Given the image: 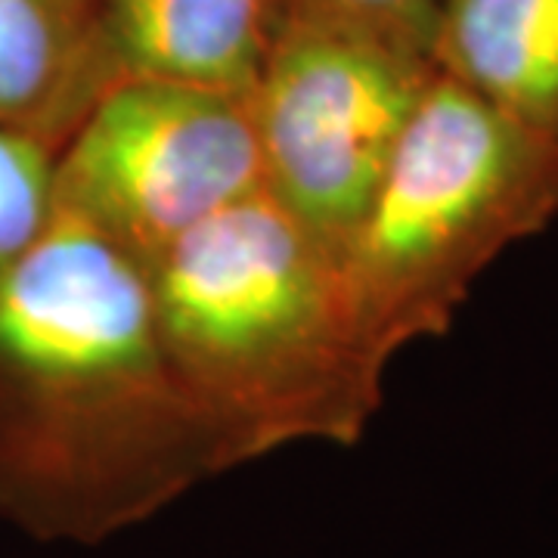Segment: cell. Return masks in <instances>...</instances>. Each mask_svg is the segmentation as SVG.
I'll return each mask as SVG.
<instances>
[{
  "instance_id": "1",
  "label": "cell",
  "mask_w": 558,
  "mask_h": 558,
  "mask_svg": "<svg viewBox=\"0 0 558 558\" xmlns=\"http://www.w3.org/2000/svg\"><path fill=\"white\" fill-rule=\"evenodd\" d=\"M236 465L165 348L149 267L53 208L0 282V519L100 543Z\"/></svg>"
},
{
  "instance_id": "2",
  "label": "cell",
  "mask_w": 558,
  "mask_h": 558,
  "mask_svg": "<svg viewBox=\"0 0 558 558\" xmlns=\"http://www.w3.org/2000/svg\"><path fill=\"white\" fill-rule=\"evenodd\" d=\"M161 339L240 462L357 444L391 360L366 332L341 255L264 190L149 264Z\"/></svg>"
},
{
  "instance_id": "3",
  "label": "cell",
  "mask_w": 558,
  "mask_h": 558,
  "mask_svg": "<svg viewBox=\"0 0 558 558\" xmlns=\"http://www.w3.org/2000/svg\"><path fill=\"white\" fill-rule=\"evenodd\" d=\"M558 218V146L435 72L341 252L388 360L450 329L472 286Z\"/></svg>"
},
{
  "instance_id": "4",
  "label": "cell",
  "mask_w": 558,
  "mask_h": 558,
  "mask_svg": "<svg viewBox=\"0 0 558 558\" xmlns=\"http://www.w3.org/2000/svg\"><path fill=\"white\" fill-rule=\"evenodd\" d=\"M260 190L252 97L116 81L62 140L53 208L146 267L202 220Z\"/></svg>"
},
{
  "instance_id": "5",
  "label": "cell",
  "mask_w": 558,
  "mask_h": 558,
  "mask_svg": "<svg viewBox=\"0 0 558 558\" xmlns=\"http://www.w3.org/2000/svg\"><path fill=\"white\" fill-rule=\"evenodd\" d=\"M435 72L388 40L282 22L248 94L260 190L341 255Z\"/></svg>"
},
{
  "instance_id": "6",
  "label": "cell",
  "mask_w": 558,
  "mask_h": 558,
  "mask_svg": "<svg viewBox=\"0 0 558 558\" xmlns=\"http://www.w3.org/2000/svg\"><path fill=\"white\" fill-rule=\"evenodd\" d=\"M282 25V0H97V69L252 94Z\"/></svg>"
},
{
  "instance_id": "7",
  "label": "cell",
  "mask_w": 558,
  "mask_h": 558,
  "mask_svg": "<svg viewBox=\"0 0 558 558\" xmlns=\"http://www.w3.org/2000/svg\"><path fill=\"white\" fill-rule=\"evenodd\" d=\"M435 69L558 146V0H440Z\"/></svg>"
},
{
  "instance_id": "8",
  "label": "cell",
  "mask_w": 558,
  "mask_h": 558,
  "mask_svg": "<svg viewBox=\"0 0 558 558\" xmlns=\"http://www.w3.org/2000/svg\"><path fill=\"white\" fill-rule=\"evenodd\" d=\"M100 94L97 0H0V128L62 146Z\"/></svg>"
},
{
  "instance_id": "9",
  "label": "cell",
  "mask_w": 558,
  "mask_h": 558,
  "mask_svg": "<svg viewBox=\"0 0 558 558\" xmlns=\"http://www.w3.org/2000/svg\"><path fill=\"white\" fill-rule=\"evenodd\" d=\"M57 143L0 128V282L53 215Z\"/></svg>"
},
{
  "instance_id": "10",
  "label": "cell",
  "mask_w": 558,
  "mask_h": 558,
  "mask_svg": "<svg viewBox=\"0 0 558 558\" xmlns=\"http://www.w3.org/2000/svg\"><path fill=\"white\" fill-rule=\"evenodd\" d=\"M438 10L440 0H282V22L329 25L432 57Z\"/></svg>"
}]
</instances>
